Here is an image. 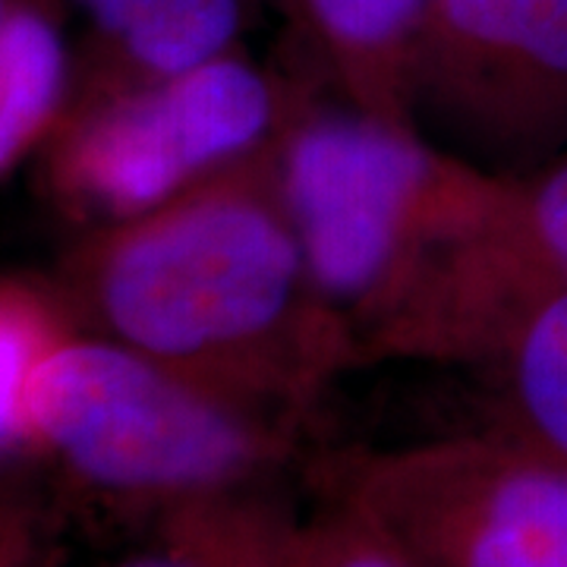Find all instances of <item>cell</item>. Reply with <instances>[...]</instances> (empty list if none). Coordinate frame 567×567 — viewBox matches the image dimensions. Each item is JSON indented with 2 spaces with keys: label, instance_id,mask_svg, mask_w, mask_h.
Returning a JSON list of instances; mask_svg holds the SVG:
<instances>
[{
  "label": "cell",
  "instance_id": "obj_13",
  "mask_svg": "<svg viewBox=\"0 0 567 567\" xmlns=\"http://www.w3.org/2000/svg\"><path fill=\"white\" fill-rule=\"evenodd\" d=\"M505 181L498 234L533 271L567 284V152Z\"/></svg>",
  "mask_w": 567,
  "mask_h": 567
},
{
  "label": "cell",
  "instance_id": "obj_6",
  "mask_svg": "<svg viewBox=\"0 0 567 567\" xmlns=\"http://www.w3.org/2000/svg\"><path fill=\"white\" fill-rule=\"evenodd\" d=\"M410 123L492 174L567 152V0H429Z\"/></svg>",
  "mask_w": 567,
  "mask_h": 567
},
{
  "label": "cell",
  "instance_id": "obj_14",
  "mask_svg": "<svg viewBox=\"0 0 567 567\" xmlns=\"http://www.w3.org/2000/svg\"><path fill=\"white\" fill-rule=\"evenodd\" d=\"M287 567H410L382 529L341 498L300 520Z\"/></svg>",
  "mask_w": 567,
  "mask_h": 567
},
{
  "label": "cell",
  "instance_id": "obj_8",
  "mask_svg": "<svg viewBox=\"0 0 567 567\" xmlns=\"http://www.w3.org/2000/svg\"><path fill=\"white\" fill-rule=\"evenodd\" d=\"M429 0H275L284 48L334 99L410 123V70Z\"/></svg>",
  "mask_w": 567,
  "mask_h": 567
},
{
  "label": "cell",
  "instance_id": "obj_12",
  "mask_svg": "<svg viewBox=\"0 0 567 567\" xmlns=\"http://www.w3.org/2000/svg\"><path fill=\"white\" fill-rule=\"evenodd\" d=\"M76 331L54 278L0 271V461L35 454V391Z\"/></svg>",
  "mask_w": 567,
  "mask_h": 567
},
{
  "label": "cell",
  "instance_id": "obj_1",
  "mask_svg": "<svg viewBox=\"0 0 567 567\" xmlns=\"http://www.w3.org/2000/svg\"><path fill=\"white\" fill-rule=\"evenodd\" d=\"M51 278L82 331L303 423L360 365L309 275L271 148L133 221L76 234Z\"/></svg>",
  "mask_w": 567,
  "mask_h": 567
},
{
  "label": "cell",
  "instance_id": "obj_10",
  "mask_svg": "<svg viewBox=\"0 0 567 567\" xmlns=\"http://www.w3.org/2000/svg\"><path fill=\"white\" fill-rule=\"evenodd\" d=\"M80 41L58 0H13L0 22V181L39 158L70 111Z\"/></svg>",
  "mask_w": 567,
  "mask_h": 567
},
{
  "label": "cell",
  "instance_id": "obj_5",
  "mask_svg": "<svg viewBox=\"0 0 567 567\" xmlns=\"http://www.w3.org/2000/svg\"><path fill=\"white\" fill-rule=\"evenodd\" d=\"M410 567H567V461L498 425L312 464Z\"/></svg>",
  "mask_w": 567,
  "mask_h": 567
},
{
  "label": "cell",
  "instance_id": "obj_11",
  "mask_svg": "<svg viewBox=\"0 0 567 567\" xmlns=\"http://www.w3.org/2000/svg\"><path fill=\"white\" fill-rule=\"evenodd\" d=\"M155 520V543L117 567H287L300 527L278 486L203 498Z\"/></svg>",
  "mask_w": 567,
  "mask_h": 567
},
{
  "label": "cell",
  "instance_id": "obj_2",
  "mask_svg": "<svg viewBox=\"0 0 567 567\" xmlns=\"http://www.w3.org/2000/svg\"><path fill=\"white\" fill-rule=\"evenodd\" d=\"M284 208L324 306L363 344L451 246L495 221L505 174L442 148L413 123L312 85L271 145Z\"/></svg>",
  "mask_w": 567,
  "mask_h": 567
},
{
  "label": "cell",
  "instance_id": "obj_4",
  "mask_svg": "<svg viewBox=\"0 0 567 567\" xmlns=\"http://www.w3.org/2000/svg\"><path fill=\"white\" fill-rule=\"evenodd\" d=\"M319 85L284 48L256 61L237 48L158 80L76 85L39 155V193L76 234L155 212L281 136Z\"/></svg>",
  "mask_w": 567,
  "mask_h": 567
},
{
  "label": "cell",
  "instance_id": "obj_16",
  "mask_svg": "<svg viewBox=\"0 0 567 567\" xmlns=\"http://www.w3.org/2000/svg\"><path fill=\"white\" fill-rule=\"evenodd\" d=\"M10 3H13V0H0V22H3V17H7V10H10Z\"/></svg>",
  "mask_w": 567,
  "mask_h": 567
},
{
  "label": "cell",
  "instance_id": "obj_7",
  "mask_svg": "<svg viewBox=\"0 0 567 567\" xmlns=\"http://www.w3.org/2000/svg\"><path fill=\"white\" fill-rule=\"evenodd\" d=\"M80 41L76 85L158 80L237 48L275 0H58Z\"/></svg>",
  "mask_w": 567,
  "mask_h": 567
},
{
  "label": "cell",
  "instance_id": "obj_9",
  "mask_svg": "<svg viewBox=\"0 0 567 567\" xmlns=\"http://www.w3.org/2000/svg\"><path fill=\"white\" fill-rule=\"evenodd\" d=\"M470 369L488 385V425L567 461V284H536Z\"/></svg>",
  "mask_w": 567,
  "mask_h": 567
},
{
  "label": "cell",
  "instance_id": "obj_3",
  "mask_svg": "<svg viewBox=\"0 0 567 567\" xmlns=\"http://www.w3.org/2000/svg\"><path fill=\"white\" fill-rule=\"evenodd\" d=\"M306 423L246 404L111 338L76 331L35 391V454L89 492L155 517L278 486Z\"/></svg>",
  "mask_w": 567,
  "mask_h": 567
},
{
  "label": "cell",
  "instance_id": "obj_15",
  "mask_svg": "<svg viewBox=\"0 0 567 567\" xmlns=\"http://www.w3.org/2000/svg\"><path fill=\"white\" fill-rule=\"evenodd\" d=\"M0 567H39L35 533L13 511H0Z\"/></svg>",
  "mask_w": 567,
  "mask_h": 567
}]
</instances>
